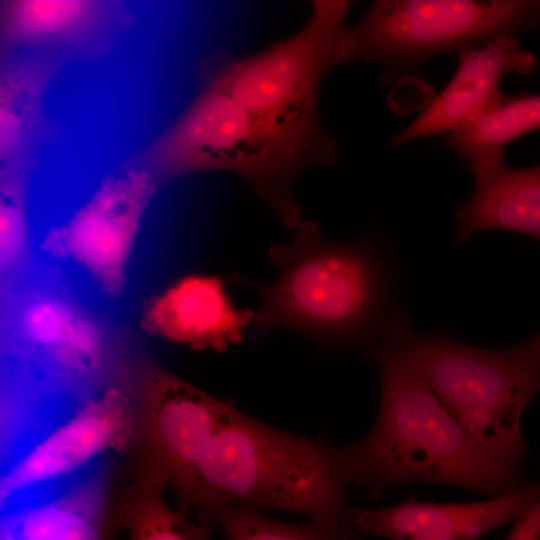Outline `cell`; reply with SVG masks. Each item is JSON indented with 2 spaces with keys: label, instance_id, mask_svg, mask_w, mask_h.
<instances>
[{
  "label": "cell",
  "instance_id": "6da1fadb",
  "mask_svg": "<svg viewBox=\"0 0 540 540\" xmlns=\"http://www.w3.org/2000/svg\"><path fill=\"white\" fill-rule=\"evenodd\" d=\"M363 355L377 367L380 404L371 431L341 447L351 485L377 499L411 483L461 487L491 498L527 484L523 467L483 448L389 343L378 337Z\"/></svg>",
  "mask_w": 540,
  "mask_h": 540
},
{
  "label": "cell",
  "instance_id": "7a4b0ae2",
  "mask_svg": "<svg viewBox=\"0 0 540 540\" xmlns=\"http://www.w3.org/2000/svg\"><path fill=\"white\" fill-rule=\"evenodd\" d=\"M268 257L278 269L271 282L232 276L258 297L253 324L260 332L287 329L327 349L364 350L395 310L392 252L375 230L332 240L303 220L290 242L268 248Z\"/></svg>",
  "mask_w": 540,
  "mask_h": 540
},
{
  "label": "cell",
  "instance_id": "3957f363",
  "mask_svg": "<svg viewBox=\"0 0 540 540\" xmlns=\"http://www.w3.org/2000/svg\"><path fill=\"white\" fill-rule=\"evenodd\" d=\"M349 485L341 448L273 428L235 407L200 460L181 511L277 509L314 522L349 524L355 522L346 500Z\"/></svg>",
  "mask_w": 540,
  "mask_h": 540
},
{
  "label": "cell",
  "instance_id": "277c9868",
  "mask_svg": "<svg viewBox=\"0 0 540 540\" xmlns=\"http://www.w3.org/2000/svg\"><path fill=\"white\" fill-rule=\"evenodd\" d=\"M322 159L281 135L214 86L124 168L142 170L159 187L186 174L228 171L241 175L288 229L304 220L294 196L299 175Z\"/></svg>",
  "mask_w": 540,
  "mask_h": 540
},
{
  "label": "cell",
  "instance_id": "5b68a950",
  "mask_svg": "<svg viewBox=\"0 0 540 540\" xmlns=\"http://www.w3.org/2000/svg\"><path fill=\"white\" fill-rule=\"evenodd\" d=\"M425 379L467 432L496 458L523 467L524 410L540 391V371L521 344L489 349L447 332L416 331L395 309L379 335Z\"/></svg>",
  "mask_w": 540,
  "mask_h": 540
},
{
  "label": "cell",
  "instance_id": "8992f818",
  "mask_svg": "<svg viewBox=\"0 0 540 540\" xmlns=\"http://www.w3.org/2000/svg\"><path fill=\"white\" fill-rule=\"evenodd\" d=\"M1 351L25 388L35 382L85 402L130 386L124 344L58 277H29L1 295Z\"/></svg>",
  "mask_w": 540,
  "mask_h": 540
},
{
  "label": "cell",
  "instance_id": "52a82bcc",
  "mask_svg": "<svg viewBox=\"0 0 540 540\" xmlns=\"http://www.w3.org/2000/svg\"><path fill=\"white\" fill-rule=\"evenodd\" d=\"M350 1L316 0L307 24L294 36L247 57L218 58L201 67L204 84L232 97L281 135L338 161L337 144L323 130L318 94L325 72L340 64Z\"/></svg>",
  "mask_w": 540,
  "mask_h": 540
},
{
  "label": "cell",
  "instance_id": "ba28073f",
  "mask_svg": "<svg viewBox=\"0 0 540 540\" xmlns=\"http://www.w3.org/2000/svg\"><path fill=\"white\" fill-rule=\"evenodd\" d=\"M540 29V0H378L341 40L340 62L416 68L442 53Z\"/></svg>",
  "mask_w": 540,
  "mask_h": 540
},
{
  "label": "cell",
  "instance_id": "9c48e42d",
  "mask_svg": "<svg viewBox=\"0 0 540 540\" xmlns=\"http://www.w3.org/2000/svg\"><path fill=\"white\" fill-rule=\"evenodd\" d=\"M135 373L139 465L172 486L181 502L208 445L235 406L154 364Z\"/></svg>",
  "mask_w": 540,
  "mask_h": 540
},
{
  "label": "cell",
  "instance_id": "30bf717a",
  "mask_svg": "<svg viewBox=\"0 0 540 540\" xmlns=\"http://www.w3.org/2000/svg\"><path fill=\"white\" fill-rule=\"evenodd\" d=\"M157 188L142 170L126 168L105 177L67 223L49 229L42 251L79 263L105 295L117 298L127 283L126 267L142 215Z\"/></svg>",
  "mask_w": 540,
  "mask_h": 540
},
{
  "label": "cell",
  "instance_id": "8fae6325",
  "mask_svg": "<svg viewBox=\"0 0 540 540\" xmlns=\"http://www.w3.org/2000/svg\"><path fill=\"white\" fill-rule=\"evenodd\" d=\"M138 427V407L125 388L110 387L86 400L4 472L1 507L19 492L67 475L103 453L126 454L137 444Z\"/></svg>",
  "mask_w": 540,
  "mask_h": 540
},
{
  "label": "cell",
  "instance_id": "7c38bea8",
  "mask_svg": "<svg viewBox=\"0 0 540 540\" xmlns=\"http://www.w3.org/2000/svg\"><path fill=\"white\" fill-rule=\"evenodd\" d=\"M134 18L115 0H2L0 51L63 48L96 60L113 48Z\"/></svg>",
  "mask_w": 540,
  "mask_h": 540
},
{
  "label": "cell",
  "instance_id": "4fadbf2b",
  "mask_svg": "<svg viewBox=\"0 0 540 540\" xmlns=\"http://www.w3.org/2000/svg\"><path fill=\"white\" fill-rule=\"evenodd\" d=\"M540 499V477L510 493L469 503L423 502L413 497L380 509L354 508L365 536L389 540H477L517 522Z\"/></svg>",
  "mask_w": 540,
  "mask_h": 540
},
{
  "label": "cell",
  "instance_id": "5bb4252c",
  "mask_svg": "<svg viewBox=\"0 0 540 540\" xmlns=\"http://www.w3.org/2000/svg\"><path fill=\"white\" fill-rule=\"evenodd\" d=\"M254 309L237 308L222 278L187 275L143 305L140 325L149 335L192 350L224 352L243 340Z\"/></svg>",
  "mask_w": 540,
  "mask_h": 540
},
{
  "label": "cell",
  "instance_id": "9a60e30c",
  "mask_svg": "<svg viewBox=\"0 0 540 540\" xmlns=\"http://www.w3.org/2000/svg\"><path fill=\"white\" fill-rule=\"evenodd\" d=\"M74 58L69 50L53 47L0 51L1 169L32 170L37 147L61 141L42 101L52 78Z\"/></svg>",
  "mask_w": 540,
  "mask_h": 540
},
{
  "label": "cell",
  "instance_id": "2e32d148",
  "mask_svg": "<svg viewBox=\"0 0 540 540\" xmlns=\"http://www.w3.org/2000/svg\"><path fill=\"white\" fill-rule=\"evenodd\" d=\"M457 55L459 65L450 82L415 121L391 139L392 146L452 132L506 97L500 89L505 75H530L538 66L536 56L522 48L516 35L498 37Z\"/></svg>",
  "mask_w": 540,
  "mask_h": 540
},
{
  "label": "cell",
  "instance_id": "e0dca14e",
  "mask_svg": "<svg viewBox=\"0 0 540 540\" xmlns=\"http://www.w3.org/2000/svg\"><path fill=\"white\" fill-rule=\"evenodd\" d=\"M465 159L475 186L457 205L453 243L466 244L485 230L513 231L540 241V162L509 167L503 148L476 150Z\"/></svg>",
  "mask_w": 540,
  "mask_h": 540
},
{
  "label": "cell",
  "instance_id": "ac0fdd59",
  "mask_svg": "<svg viewBox=\"0 0 540 540\" xmlns=\"http://www.w3.org/2000/svg\"><path fill=\"white\" fill-rule=\"evenodd\" d=\"M110 465L41 503L6 513L1 540H109L118 526V502Z\"/></svg>",
  "mask_w": 540,
  "mask_h": 540
},
{
  "label": "cell",
  "instance_id": "d6986e66",
  "mask_svg": "<svg viewBox=\"0 0 540 540\" xmlns=\"http://www.w3.org/2000/svg\"><path fill=\"white\" fill-rule=\"evenodd\" d=\"M167 483L139 465L129 486L119 496L118 526L127 540H210V525L196 523L172 509L162 496Z\"/></svg>",
  "mask_w": 540,
  "mask_h": 540
},
{
  "label": "cell",
  "instance_id": "ffe728a7",
  "mask_svg": "<svg viewBox=\"0 0 540 540\" xmlns=\"http://www.w3.org/2000/svg\"><path fill=\"white\" fill-rule=\"evenodd\" d=\"M31 171L0 169L1 295L28 279L33 268L26 206Z\"/></svg>",
  "mask_w": 540,
  "mask_h": 540
},
{
  "label": "cell",
  "instance_id": "44dd1931",
  "mask_svg": "<svg viewBox=\"0 0 540 540\" xmlns=\"http://www.w3.org/2000/svg\"><path fill=\"white\" fill-rule=\"evenodd\" d=\"M540 129V94L505 97L463 123L444 143L464 159L480 149L503 148L519 137Z\"/></svg>",
  "mask_w": 540,
  "mask_h": 540
},
{
  "label": "cell",
  "instance_id": "7402d4cb",
  "mask_svg": "<svg viewBox=\"0 0 540 540\" xmlns=\"http://www.w3.org/2000/svg\"><path fill=\"white\" fill-rule=\"evenodd\" d=\"M223 531L227 540H363L356 522L331 525L287 523L270 518L260 511L218 506L203 513Z\"/></svg>",
  "mask_w": 540,
  "mask_h": 540
},
{
  "label": "cell",
  "instance_id": "603a6c76",
  "mask_svg": "<svg viewBox=\"0 0 540 540\" xmlns=\"http://www.w3.org/2000/svg\"><path fill=\"white\" fill-rule=\"evenodd\" d=\"M513 525L505 540H540V499Z\"/></svg>",
  "mask_w": 540,
  "mask_h": 540
},
{
  "label": "cell",
  "instance_id": "cb8c5ba5",
  "mask_svg": "<svg viewBox=\"0 0 540 540\" xmlns=\"http://www.w3.org/2000/svg\"><path fill=\"white\" fill-rule=\"evenodd\" d=\"M520 344L533 364L540 371V332Z\"/></svg>",
  "mask_w": 540,
  "mask_h": 540
}]
</instances>
